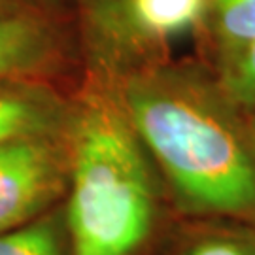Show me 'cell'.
<instances>
[{
	"instance_id": "8992f818",
	"label": "cell",
	"mask_w": 255,
	"mask_h": 255,
	"mask_svg": "<svg viewBox=\"0 0 255 255\" xmlns=\"http://www.w3.org/2000/svg\"><path fill=\"white\" fill-rule=\"evenodd\" d=\"M206 0H130V8L142 27L159 34H176L201 19Z\"/></svg>"
},
{
	"instance_id": "3957f363",
	"label": "cell",
	"mask_w": 255,
	"mask_h": 255,
	"mask_svg": "<svg viewBox=\"0 0 255 255\" xmlns=\"http://www.w3.org/2000/svg\"><path fill=\"white\" fill-rule=\"evenodd\" d=\"M61 144V134H47L0 146V233L36 219L61 195L68 174Z\"/></svg>"
},
{
	"instance_id": "7a4b0ae2",
	"label": "cell",
	"mask_w": 255,
	"mask_h": 255,
	"mask_svg": "<svg viewBox=\"0 0 255 255\" xmlns=\"http://www.w3.org/2000/svg\"><path fill=\"white\" fill-rule=\"evenodd\" d=\"M68 212L72 255H132L153 225V185L123 112L91 104L72 125Z\"/></svg>"
},
{
	"instance_id": "7c38bea8",
	"label": "cell",
	"mask_w": 255,
	"mask_h": 255,
	"mask_svg": "<svg viewBox=\"0 0 255 255\" xmlns=\"http://www.w3.org/2000/svg\"><path fill=\"white\" fill-rule=\"evenodd\" d=\"M6 2H8V0H0V9L4 8V4H6ZM2 15H8V13H0V17H2Z\"/></svg>"
},
{
	"instance_id": "9c48e42d",
	"label": "cell",
	"mask_w": 255,
	"mask_h": 255,
	"mask_svg": "<svg viewBox=\"0 0 255 255\" xmlns=\"http://www.w3.org/2000/svg\"><path fill=\"white\" fill-rule=\"evenodd\" d=\"M219 95L231 108L255 110V40L223 59Z\"/></svg>"
},
{
	"instance_id": "277c9868",
	"label": "cell",
	"mask_w": 255,
	"mask_h": 255,
	"mask_svg": "<svg viewBox=\"0 0 255 255\" xmlns=\"http://www.w3.org/2000/svg\"><path fill=\"white\" fill-rule=\"evenodd\" d=\"M68 121L64 102L44 83L0 82V146L21 138L61 134Z\"/></svg>"
},
{
	"instance_id": "30bf717a",
	"label": "cell",
	"mask_w": 255,
	"mask_h": 255,
	"mask_svg": "<svg viewBox=\"0 0 255 255\" xmlns=\"http://www.w3.org/2000/svg\"><path fill=\"white\" fill-rule=\"evenodd\" d=\"M187 255H252L244 244L227 240V238H212L204 240L193 248Z\"/></svg>"
},
{
	"instance_id": "5b68a950",
	"label": "cell",
	"mask_w": 255,
	"mask_h": 255,
	"mask_svg": "<svg viewBox=\"0 0 255 255\" xmlns=\"http://www.w3.org/2000/svg\"><path fill=\"white\" fill-rule=\"evenodd\" d=\"M53 55V36L44 21L28 13L0 17V82L34 78Z\"/></svg>"
},
{
	"instance_id": "ba28073f",
	"label": "cell",
	"mask_w": 255,
	"mask_h": 255,
	"mask_svg": "<svg viewBox=\"0 0 255 255\" xmlns=\"http://www.w3.org/2000/svg\"><path fill=\"white\" fill-rule=\"evenodd\" d=\"M0 255H64L61 229L51 218L0 233Z\"/></svg>"
},
{
	"instance_id": "8fae6325",
	"label": "cell",
	"mask_w": 255,
	"mask_h": 255,
	"mask_svg": "<svg viewBox=\"0 0 255 255\" xmlns=\"http://www.w3.org/2000/svg\"><path fill=\"white\" fill-rule=\"evenodd\" d=\"M252 128H254V134H255V110L252 112Z\"/></svg>"
},
{
	"instance_id": "52a82bcc",
	"label": "cell",
	"mask_w": 255,
	"mask_h": 255,
	"mask_svg": "<svg viewBox=\"0 0 255 255\" xmlns=\"http://www.w3.org/2000/svg\"><path fill=\"white\" fill-rule=\"evenodd\" d=\"M223 57L255 40V0H210Z\"/></svg>"
},
{
	"instance_id": "6da1fadb",
	"label": "cell",
	"mask_w": 255,
	"mask_h": 255,
	"mask_svg": "<svg viewBox=\"0 0 255 255\" xmlns=\"http://www.w3.org/2000/svg\"><path fill=\"white\" fill-rule=\"evenodd\" d=\"M123 106L180 201L201 214L255 208V157L223 97L178 74L132 78Z\"/></svg>"
}]
</instances>
